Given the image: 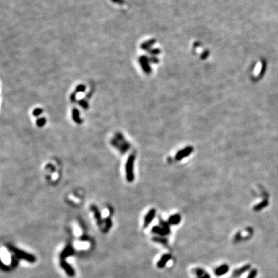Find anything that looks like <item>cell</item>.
I'll list each match as a JSON object with an SVG mask.
<instances>
[{
    "instance_id": "cell-2",
    "label": "cell",
    "mask_w": 278,
    "mask_h": 278,
    "mask_svg": "<svg viewBox=\"0 0 278 278\" xmlns=\"http://www.w3.org/2000/svg\"><path fill=\"white\" fill-rule=\"evenodd\" d=\"M135 157L133 155H130L126 161V177L128 182H132L134 178V175H133V163H134Z\"/></svg>"
},
{
    "instance_id": "cell-1",
    "label": "cell",
    "mask_w": 278,
    "mask_h": 278,
    "mask_svg": "<svg viewBox=\"0 0 278 278\" xmlns=\"http://www.w3.org/2000/svg\"><path fill=\"white\" fill-rule=\"evenodd\" d=\"M7 246L8 249L10 251L12 252L14 254V255L19 259L26 260L28 262H30V263H34L36 260V257L33 254L25 252V251L20 250V249L15 247L12 245H7Z\"/></svg>"
},
{
    "instance_id": "cell-9",
    "label": "cell",
    "mask_w": 278,
    "mask_h": 278,
    "mask_svg": "<svg viewBox=\"0 0 278 278\" xmlns=\"http://www.w3.org/2000/svg\"><path fill=\"white\" fill-rule=\"evenodd\" d=\"M46 122V119L44 117H41L37 119L36 124L38 127H43L45 125Z\"/></svg>"
},
{
    "instance_id": "cell-15",
    "label": "cell",
    "mask_w": 278,
    "mask_h": 278,
    "mask_svg": "<svg viewBox=\"0 0 278 278\" xmlns=\"http://www.w3.org/2000/svg\"><path fill=\"white\" fill-rule=\"evenodd\" d=\"M256 276V271L255 270H253V271H252L250 273L248 274V276L246 278H255Z\"/></svg>"
},
{
    "instance_id": "cell-11",
    "label": "cell",
    "mask_w": 278,
    "mask_h": 278,
    "mask_svg": "<svg viewBox=\"0 0 278 278\" xmlns=\"http://www.w3.org/2000/svg\"><path fill=\"white\" fill-rule=\"evenodd\" d=\"M248 267H249L248 266H245L244 267H242V269H239V270H236V271L234 272V274L236 275V276H239V275H240L241 274H242L243 272L246 271V270H248Z\"/></svg>"
},
{
    "instance_id": "cell-10",
    "label": "cell",
    "mask_w": 278,
    "mask_h": 278,
    "mask_svg": "<svg viewBox=\"0 0 278 278\" xmlns=\"http://www.w3.org/2000/svg\"><path fill=\"white\" fill-rule=\"evenodd\" d=\"M77 103L81 107H83L84 109H86L88 108V104L87 103V101L85 100V99H81V100L79 101Z\"/></svg>"
},
{
    "instance_id": "cell-3",
    "label": "cell",
    "mask_w": 278,
    "mask_h": 278,
    "mask_svg": "<svg viewBox=\"0 0 278 278\" xmlns=\"http://www.w3.org/2000/svg\"><path fill=\"white\" fill-rule=\"evenodd\" d=\"M60 265L63 269L65 271H66V274L68 275L70 277H73L75 274V270L73 269L72 267H71L69 263H68L66 261H65L64 260H61L60 262Z\"/></svg>"
},
{
    "instance_id": "cell-12",
    "label": "cell",
    "mask_w": 278,
    "mask_h": 278,
    "mask_svg": "<svg viewBox=\"0 0 278 278\" xmlns=\"http://www.w3.org/2000/svg\"><path fill=\"white\" fill-rule=\"evenodd\" d=\"M43 109L40 108V107H38V108H36L32 112V114L34 117H38L42 113H43Z\"/></svg>"
},
{
    "instance_id": "cell-16",
    "label": "cell",
    "mask_w": 278,
    "mask_h": 278,
    "mask_svg": "<svg viewBox=\"0 0 278 278\" xmlns=\"http://www.w3.org/2000/svg\"><path fill=\"white\" fill-rule=\"evenodd\" d=\"M76 93H76L75 91V92L72 93V95H71V96H70V100H71V101L73 102V103L76 101Z\"/></svg>"
},
{
    "instance_id": "cell-14",
    "label": "cell",
    "mask_w": 278,
    "mask_h": 278,
    "mask_svg": "<svg viewBox=\"0 0 278 278\" xmlns=\"http://www.w3.org/2000/svg\"><path fill=\"white\" fill-rule=\"evenodd\" d=\"M86 90V86L83 85H79L76 87L75 89V92L79 93V92H84Z\"/></svg>"
},
{
    "instance_id": "cell-8",
    "label": "cell",
    "mask_w": 278,
    "mask_h": 278,
    "mask_svg": "<svg viewBox=\"0 0 278 278\" xmlns=\"http://www.w3.org/2000/svg\"><path fill=\"white\" fill-rule=\"evenodd\" d=\"M196 274L197 275L198 278H210L209 275L203 269H198L196 271Z\"/></svg>"
},
{
    "instance_id": "cell-7",
    "label": "cell",
    "mask_w": 278,
    "mask_h": 278,
    "mask_svg": "<svg viewBox=\"0 0 278 278\" xmlns=\"http://www.w3.org/2000/svg\"><path fill=\"white\" fill-rule=\"evenodd\" d=\"M72 119L73 121L77 123V124H80L82 123V120L81 119L80 117V112L77 108H73L72 111Z\"/></svg>"
},
{
    "instance_id": "cell-4",
    "label": "cell",
    "mask_w": 278,
    "mask_h": 278,
    "mask_svg": "<svg viewBox=\"0 0 278 278\" xmlns=\"http://www.w3.org/2000/svg\"><path fill=\"white\" fill-rule=\"evenodd\" d=\"M75 253V251L73 250V248L72 246L68 245L66 246L63 250L62 251V252L61 253V255H60V258H61V260H64L65 259L68 258V256H73Z\"/></svg>"
},
{
    "instance_id": "cell-6",
    "label": "cell",
    "mask_w": 278,
    "mask_h": 278,
    "mask_svg": "<svg viewBox=\"0 0 278 278\" xmlns=\"http://www.w3.org/2000/svg\"><path fill=\"white\" fill-rule=\"evenodd\" d=\"M171 256L169 254H164V255L162 256L161 257V258L159 259V261L157 263V266L159 269H162L166 265V264L167 262H168L170 259H171Z\"/></svg>"
},
{
    "instance_id": "cell-13",
    "label": "cell",
    "mask_w": 278,
    "mask_h": 278,
    "mask_svg": "<svg viewBox=\"0 0 278 278\" xmlns=\"http://www.w3.org/2000/svg\"><path fill=\"white\" fill-rule=\"evenodd\" d=\"M19 258H17L16 256H15V255L14 256H12V258H11V262H12V265L13 267H16L17 265H18V263H19Z\"/></svg>"
},
{
    "instance_id": "cell-5",
    "label": "cell",
    "mask_w": 278,
    "mask_h": 278,
    "mask_svg": "<svg viewBox=\"0 0 278 278\" xmlns=\"http://www.w3.org/2000/svg\"><path fill=\"white\" fill-rule=\"evenodd\" d=\"M229 267L227 265L224 264L215 269L214 274L217 276H224V275L227 273L228 271H229Z\"/></svg>"
},
{
    "instance_id": "cell-17",
    "label": "cell",
    "mask_w": 278,
    "mask_h": 278,
    "mask_svg": "<svg viewBox=\"0 0 278 278\" xmlns=\"http://www.w3.org/2000/svg\"><path fill=\"white\" fill-rule=\"evenodd\" d=\"M112 2L115 3L122 5L123 3H124V0H111Z\"/></svg>"
}]
</instances>
